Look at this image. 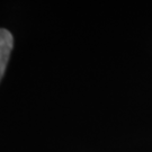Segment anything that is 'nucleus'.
<instances>
[{"label":"nucleus","instance_id":"nucleus-1","mask_svg":"<svg viewBox=\"0 0 152 152\" xmlns=\"http://www.w3.org/2000/svg\"><path fill=\"white\" fill-rule=\"evenodd\" d=\"M14 46V38L9 31L0 28V80L4 76L9 62L11 50Z\"/></svg>","mask_w":152,"mask_h":152}]
</instances>
